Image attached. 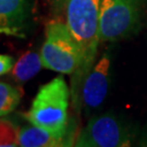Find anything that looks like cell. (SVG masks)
Wrapping results in <instances>:
<instances>
[{
    "label": "cell",
    "instance_id": "1",
    "mask_svg": "<svg viewBox=\"0 0 147 147\" xmlns=\"http://www.w3.org/2000/svg\"><path fill=\"white\" fill-rule=\"evenodd\" d=\"M99 3L100 0H67V25L83 56L82 67L72 79L74 104L79 98L80 85L95 64L100 42Z\"/></svg>",
    "mask_w": 147,
    "mask_h": 147
},
{
    "label": "cell",
    "instance_id": "2",
    "mask_svg": "<svg viewBox=\"0 0 147 147\" xmlns=\"http://www.w3.org/2000/svg\"><path fill=\"white\" fill-rule=\"evenodd\" d=\"M70 89L63 76H57L42 85L32 101L26 119L31 124L67 135Z\"/></svg>",
    "mask_w": 147,
    "mask_h": 147
},
{
    "label": "cell",
    "instance_id": "3",
    "mask_svg": "<svg viewBox=\"0 0 147 147\" xmlns=\"http://www.w3.org/2000/svg\"><path fill=\"white\" fill-rule=\"evenodd\" d=\"M40 58L44 68L58 73L75 75L80 71L83 62L82 51L67 23L51 21L47 24Z\"/></svg>",
    "mask_w": 147,
    "mask_h": 147
},
{
    "label": "cell",
    "instance_id": "4",
    "mask_svg": "<svg viewBox=\"0 0 147 147\" xmlns=\"http://www.w3.org/2000/svg\"><path fill=\"white\" fill-rule=\"evenodd\" d=\"M141 0H100V42L123 39L135 32L141 21Z\"/></svg>",
    "mask_w": 147,
    "mask_h": 147
},
{
    "label": "cell",
    "instance_id": "5",
    "mask_svg": "<svg viewBox=\"0 0 147 147\" xmlns=\"http://www.w3.org/2000/svg\"><path fill=\"white\" fill-rule=\"evenodd\" d=\"M135 134L120 118L111 113L92 118L74 141L78 147H129Z\"/></svg>",
    "mask_w": 147,
    "mask_h": 147
},
{
    "label": "cell",
    "instance_id": "6",
    "mask_svg": "<svg viewBox=\"0 0 147 147\" xmlns=\"http://www.w3.org/2000/svg\"><path fill=\"white\" fill-rule=\"evenodd\" d=\"M110 68L111 57L105 53L83 81L81 95L86 112L96 110L104 104L109 88Z\"/></svg>",
    "mask_w": 147,
    "mask_h": 147
},
{
    "label": "cell",
    "instance_id": "7",
    "mask_svg": "<svg viewBox=\"0 0 147 147\" xmlns=\"http://www.w3.org/2000/svg\"><path fill=\"white\" fill-rule=\"evenodd\" d=\"M31 12V0H0V34L24 38Z\"/></svg>",
    "mask_w": 147,
    "mask_h": 147
},
{
    "label": "cell",
    "instance_id": "8",
    "mask_svg": "<svg viewBox=\"0 0 147 147\" xmlns=\"http://www.w3.org/2000/svg\"><path fill=\"white\" fill-rule=\"evenodd\" d=\"M67 135L56 134L32 124L19 130V146L22 147H61L71 146Z\"/></svg>",
    "mask_w": 147,
    "mask_h": 147
},
{
    "label": "cell",
    "instance_id": "9",
    "mask_svg": "<svg viewBox=\"0 0 147 147\" xmlns=\"http://www.w3.org/2000/svg\"><path fill=\"white\" fill-rule=\"evenodd\" d=\"M42 68L40 53L35 51H27L19 59L12 69V75L16 81L25 83L34 78Z\"/></svg>",
    "mask_w": 147,
    "mask_h": 147
},
{
    "label": "cell",
    "instance_id": "10",
    "mask_svg": "<svg viewBox=\"0 0 147 147\" xmlns=\"http://www.w3.org/2000/svg\"><path fill=\"white\" fill-rule=\"evenodd\" d=\"M21 100L20 92L8 83L0 82V117L9 115Z\"/></svg>",
    "mask_w": 147,
    "mask_h": 147
},
{
    "label": "cell",
    "instance_id": "11",
    "mask_svg": "<svg viewBox=\"0 0 147 147\" xmlns=\"http://www.w3.org/2000/svg\"><path fill=\"white\" fill-rule=\"evenodd\" d=\"M19 146V130L7 119H0V147Z\"/></svg>",
    "mask_w": 147,
    "mask_h": 147
},
{
    "label": "cell",
    "instance_id": "12",
    "mask_svg": "<svg viewBox=\"0 0 147 147\" xmlns=\"http://www.w3.org/2000/svg\"><path fill=\"white\" fill-rule=\"evenodd\" d=\"M14 59L8 55H0V75L9 73L13 69Z\"/></svg>",
    "mask_w": 147,
    "mask_h": 147
},
{
    "label": "cell",
    "instance_id": "13",
    "mask_svg": "<svg viewBox=\"0 0 147 147\" xmlns=\"http://www.w3.org/2000/svg\"><path fill=\"white\" fill-rule=\"evenodd\" d=\"M138 142V146H144V147H147V130L144 133H143L141 137H140V140L137 141Z\"/></svg>",
    "mask_w": 147,
    "mask_h": 147
},
{
    "label": "cell",
    "instance_id": "14",
    "mask_svg": "<svg viewBox=\"0 0 147 147\" xmlns=\"http://www.w3.org/2000/svg\"><path fill=\"white\" fill-rule=\"evenodd\" d=\"M53 1H56V2H59V3H61V2H67V0H53Z\"/></svg>",
    "mask_w": 147,
    "mask_h": 147
}]
</instances>
